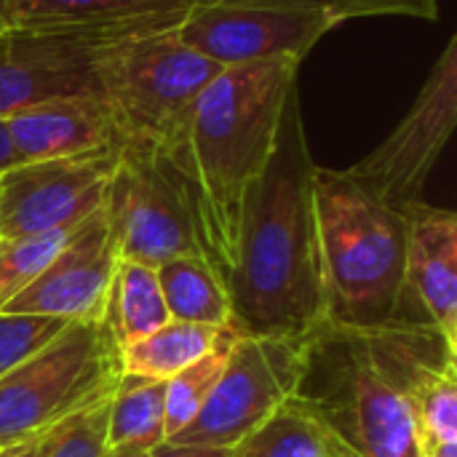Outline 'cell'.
<instances>
[{
	"instance_id": "6da1fadb",
	"label": "cell",
	"mask_w": 457,
	"mask_h": 457,
	"mask_svg": "<svg viewBox=\"0 0 457 457\" xmlns=\"http://www.w3.org/2000/svg\"><path fill=\"white\" fill-rule=\"evenodd\" d=\"M313 171L300 94L292 91L276 150L241 212L228 276L230 327L238 335L305 337L324 324Z\"/></svg>"
},
{
	"instance_id": "7a4b0ae2",
	"label": "cell",
	"mask_w": 457,
	"mask_h": 457,
	"mask_svg": "<svg viewBox=\"0 0 457 457\" xmlns=\"http://www.w3.org/2000/svg\"><path fill=\"white\" fill-rule=\"evenodd\" d=\"M297 70L295 59L225 67L193 102L174 145L161 150L187 190L201 252L225 287L244 201L276 150Z\"/></svg>"
},
{
	"instance_id": "3957f363",
	"label": "cell",
	"mask_w": 457,
	"mask_h": 457,
	"mask_svg": "<svg viewBox=\"0 0 457 457\" xmlns=\"http://www.w3.org/2000/svg\"><path fill=\"white\" fill-rule=\"evenodd\" d=\"M313 209L324 321L343 329H375L396 321L407 254L402 209L386 204L345 169L319 163Z\"/></svg>"
},
{
	"instance_id": "277c9868",
	"label": "cell",
	"mask_w": 457,
	"mask_h": 457,
	"mask_svg": "<svg viewBox=\"0 0 457 457\" xmlns=\"http://www.w3.org/2000/svg\"><path fill=\"white\" fill-rule=\"evenodd\" d=\"M292 402L356 457H423L407 396L380 370L359 329L324 321L305 335Z\"/></svg>"
},
{
	"instance_id": "5b68a950",
	"label": "cell",
	"mask_w": 457,
	"mask_h": 457,
	"mask_svg": "<svg viewBox=\"0 0 457 457\" xmlns=\"http://www.w3.org/2000/svg\"><path fill=\"white\" fill-rule=\"evenodd\" d=\"M222 70L182 43L177 29L129 35L91 51L99 99L129 147H171L193 102Z\"/></svg>"
},
{
	"instance_id": "8992f818",
	"label": "cell",
	"mask_w": 457,
	"mask_h": 457,
	"mask_svg": "<svg viewBox=\"0 0 457 457\" xmlns=\"http://www.w3.org/2000/svg\"><path fill=\"white\" fill-rule=\"evenodd\" d=\"M120 375V345L110 324L72 321L32 359L0 375V453L110 399Z\"/></svg>"
},
{
	"instance_id": "52a82bcc",
	"label": "cell",
	"mask_w": 457,
	"mask_h": 457,
	"mask_svg": "<svg viewBox=\"0 0 457 457\" xmlns=\"http://www.w3.org/2000/svg\"><path fill=\"white\" fill-rule=\"evenodd\" d=\"M104 214L120 260L158 268L174 257L204 254L187 190L161 150L120 145Z\"/></svg>"
},
{
	"instance_id": "ba28073f",
	"label": "cell",
	"mask_w": 457,
	"mask_h": 457,
	"mask_svg": "<svg viewBox=\"0 0 457 457\" xmlns=\"http://www.w3.org/2000/svg\"><path fill=\"white\" fill-rule=\"evenodd\" d=\"M303 356L305 337L236 335L214 391L171 442L233 450L295 399Z\"/></svg>"
},
{
	"instance_id": "9c48e42d",
	"label": "cell",
	"mask_w": 457,
	"mask_h": 457,
	"mask_svg": "<svg viewBox=\"0 0 457 457\" xmlns=\"http://www.w3.org/2000/svg\"><path fill=\"white\" fill-rule=\"evenodd\" d=\"M340 21L329 0H198L177 35L222 67L303 62Z\"/></svg>"
},
{
	"instance_id": "30bf717a",
	"label": "cell",
	"mask_w": 457,
	"mask_h": 457,
	"mask_svg": "<svg viewBox=\"0 0 457 457\" xmlns=\"http://www.w3.org/2000/svg\"><path fill=\"white\" fill-rule=\"evenodd\" d=\"M457 120V37H450L399 126L359 163L345 169L386 204L402 209L423 201Z\"/></svg>"
},
{
	"instance_id": "8fae6325",
	"label": "cell",
	"mask_w": 457,
	"mask_h": 457,
	"mask_svg": "<svg viewBox=\"0 0 457 457\" xmlns=\"http://www.w3.org/2000/svg\"><path fill=\"white\" fill-rule=\"evenodd\" d=\"M380 370L407 396L423 453L457 445V348L431 324L391 321L359 329Z\"/></svg>"
},
{
	"instance_id": "7c38bea8",
	"label": "cell",
	"mask_w": 457,
	"mask_h": 457,
	"mask_svg": "<svg viewBox=\"0 0 457 457\" xmlns=\"http://www.w3.org/2000/svg\"><path fill=\"white\" fill-rule=\"evenodd\" d=\"M118 150L19 163L0 174V238L75 228L99 212Z\"/></svg>"
},
{
	"instance_id": "4fadbf2b",
	"label": "cell",
	"mask_w": 457,
	"mask_h": 457,
	"mask_svg": "<svg viewBox=\"0 0 457 457\" xmlns=\"http://www.w3.org/2000/svg\"><path fill=\"white\" fill-rule=\"evenodd\" d=\"M115 29H11L0 37V118L48 96L96 94L91 51Z\"/></svg>"
},
{
	"instance_id": "5bb4252c",
	"label": "cell",
	"mask_w": 457,
	"mask_h": 457,
	"mask_svg": "<svg viewBox=\"0 0 457 457\" xmlns=\"http://www.w3.org/2000/svg\"><path fill=\"white\" fill-rule=\"evenodd\" d=\"M118 249L104 206L86 217L51 265L5 305L8 313H37L64 321H107ZM3 313V311H0Z\"/></svg>"
},
{
	"instance_id": "9a60e30c",
	"label": "cell",
	"mask_w": 457,
	"mask_h": 457,
	"mask_svg": "<svg viewBox=\"0 0 457 457\" xmlns=\"http://www.w3.org/2000/svg\"><path fill=\"white\" fill-rule=\"evenodd\" d=\"M402 217L407 254L396 321L431 324L457 348V214L415 201L402 206Z\"/></svg>"
},
{
	"instance_id": "2e32d148",
	"label": "cell",
	"mask_w": 457,
	"mask_h": 457,
	"mask_svg": "<svg viewBox=\"0 0 457 457\" xmlns=\"http://www.w3.org/2000/svg\"><path fill=\"white\" fill-rule=\"evenodd\" d=\"M19 163L78 158L120 147L110 110L96 94L48 96L3 118Z\"/></svg>"
},
{
	"instance_id": "e0dca14e",
	"label": "cell",
	"mask_w": 457,
	"mask_h": 457,
	"mask_svg": "<svg viewBox=\"0 0 457 457\" xmlns=\"http://www.w3.org/2000/svg\"><path fill=\"white\" fill-rule=\"evenodd\" d=\"M198 0H5L11 29H177Z\"/></svg>"
},
{
	"instance_id": "ac0fdd59",
	"label": "cell",
	"mask_w": 457,
	"mask_h": 457,
	"mask_svg": "<svg viewBox=\"0 0 457 457\" xmlns=\"http://www.w3.org/2000/svg\"><path fill=\"white\" fill-rule=\"evenodd\" d=\"M238 332L233 327H206L190 321H169L147 337L120 348L123 375L169 380L201 356L228 345Z\"/></svg>"
},
{
	"instance_id": "d6986e66",
	"label": "cell",
	"mask_w": 457,
	"mask_h": 457,
	"mask_svg": "<svg viewBox=\"0 0 457 457\" xmlns=\"http://www.w3.org/2000/svg\"><path fill=\"white\" fill-rule=\"evenodd\" d=\"M171 321L230 327V297L204 254L174 257L155 268Z\"/></svg>"
},
{
	"instance_id": "ffe728a7",
	"label": "cell",
	"mask_w": 457,
	"mask_h": 457,
	"mask_svg": "<svg viewBox=\"0 0 457 457\" xmlns=\"http://www.w3.org/2000/svg\"><path fill=\"white\" fill-rule=\"evenodd\" d=\"M169 321L171 316L161 292L158 270L134 260H118L107 305V324L118 345L137 343Z\"/></svg>"
},
{
	"instance_id": "44dd1931",
	"label": "cell",
	"mask_w": 457,
	"mask_h": 457,
	"mask_svg": "<svg viewBox=\"0 0 457 457\" xmlns=\"http://www.w3.org/2000/svg\"><path fill=\"white\" fill-rule=\"evenodd\" d=\"M166 383L120 375L107 404V447L142 445L158 447L166 442Z\"/></svg>"
},
{
	"instance_id": "7402d4cb",
	"label": "cell",
	"mask_w": 457,
	"mask_h": 457,
	"mask_svg": "<svg viewBox=\"0 0 457 457\" xmlns=\"http://www.w3.org/2000/svg\"><path fill=\"white\" fill-rule=\"evenodd\" d=\"M230 457H327L324 428L295 402L230 450Z\"/></svg>"
},
{
	"instance_id": "603a6c76",
	"label": "cell",
	"mask_w": 457,
	"mask_h": 457,
	"mask_svg": "<svg viewBox=\"0 0 457 457\" xmlns=\"http://www.w3.org/2000/svg\"><path fill=\"white\" fill-rule=\"evenodd\" d=\"M75 228H54L0 238V311H5V305L16 300L51 265Z\"/></svg>"
},
{
	"instance_id": "cb8c5ba5",
	"label": "cell",
	"mask_w": 457,
	"mask_h": 457,
	"mask_svg": "<svg viewBox=\"0 0 457 457\" xmlns=\"http://www.w3.org/2000/svg\"><path fill=\"white\" fill-rule=\"evenodd\" d=\"M230 343L201 356L198 361H193L190 367H185L182 372H177L174 378L166 380V418H163L166 442H171L177 434H182L193 423V418L201 412V407L206 404L209 394L214 391V386L225 370Z\"/></svg>"
},
{
	"instance_id": "d4e9b609",
	"label": "cell",
	"mask_w": 457,
	"mask_h": 457,
	"mask_svg": "<svg viewBox=\"0 0 457 457\" xmlns=\"http://www.w3.org/2000/svg\"><path fill=\"white\" fill-rule=\"evenodd\" d=\"M107 404L110 399L67 418L37 439L35 457H102L107 450Z\"/></svg>"
},
{
	"instance_id": "484cf974",
	"label": "cell",
	"mask_w": 457,
	"mask_h": 457,
	"mask_svg": "<svg viewBox=\"0 0 457 457\" xmlns=\"http://www.w3.org/2000/svg\"><path fill=\"white\" fill-rule=\"evenodd\" d=\"M72 321L37 313H0V375L16 370L51 340H56Z\"/></svg>"
},
{
	"instance_id": "4316f807",
	"label": "cell",
	"mask_w": 457,
	"mask_h": 457,
	"mask_svg": "<svg viewBox=\"0 0 457 457\" xmlns=\"http://www.w3.org/2000/svg\"><path fill=\"white\" fill-rule=\"evenodd\" d=\"M335 8L337 21H345L356 13H420V16H434L439 13L434 0H329Z\"/></svg>"
},
{
	"instance_id": "83f0119b",
	"label": "cell",
	"mask_w": 457,
	"mask_h": 457,
	"mask_svg": "<svg viewBox=\"0 0 457 457\" xmlns=\"http://www.w3.org/2000/svg\"><path fill=\"white\" fill-rule=\"evenodd\" d=\"M153 457H230V450L222 447H204V445H177V442H161Z\"/></svg>"
},
{
	"instance_id": "f1b7e54d",
	"label": "cell",
	"mask_w": 457,
	"mask_h": 457,
	"mask_svg": "<svg viewBox=\"0 0 457 457\" xmlns=\"http://www.w3.org/2000/svg\"><path fill=\"white\" fill-rule=\"evenodd\" d=\"M19 166V158L13 153V145H11V137H8V129L0 118V174H5L8 169Z\"/></svg>"
},
{
	"instance_id": "f546056e",
	"label": "cell",
	"mask_w": 457,
	"mask_h": 457,
	"mask_svg": "<svg viewBox=\"0 0 457 457\" xmlns=\"http://www.w3.org/2000/svg\"><path fill=\"white\" fill-rule=\"evenodd\" d=\"M155 447H142V445H120V447H107L102 457H153Z\"/></svg>"
},
{
	"instance_id": "4dcf8cb0",
	"label": "cell",
	"mask_w": 457,
	"mask_h": 457,
	"mask_svg": "<svg viewBox=\"0 0 457 457\" xmlns=\"http://www.w3.org/2000/svg\"><path fill=\"white\" fill-rule=\"evenodd\" d=\"M37 455V439L29 442V445H21V447H13V450H5L3 457H35Z\"/></svg>"
},
{
	"instance_id": "1f68e13d",
	"label": "cell",
	"mask_w": 457,
	"mask_h": 457,
	"mask_svg": "<svg viewBox=\"0 0 457 457\" xmlns=\"http://www.w3.org/2000/svg\"><path fill=\"white\" fill-rule=\"evenodd\" d=\"M423 457H457V445H439V447H431L426 450Z\"/></svg>"
},
{
	"instance_id": "d6a6232c",
	"label": "cell",
	"mask_w": 457,
	"mask_h": 457,
	"mask_svg": "<svg viewBox=\"0 0 457 457\" xmlns=\"http://www.w3.org/2000/svg\"><path fill=\"white\" fill-rule=\"evenodd\" d=\"M327 457H356L353 453H348L343 445H337L332 436H327Z\"/></svg>"
},
{
	"instance_id": "836d02e7",
	"label": "cell",
	"mask_w": 457,
	"mask_h": 457,
	"mask_svg": "<svg viewBox=\"0 0 457 457\" xmlns=\"http://www.w3.org/2000/svg\"><path fill=\"white\" fill-rule=\"evenodd\" d=\"M0 21L8 24V5H5V0H0ZM8 27H11V24H8Z\"/></svg>"
},
{
	"instance_id": "e575fe53",
	"label": "cell",
	"mask_w": 457,
	"mask_h": 457,
	"mask_svg": "<svg viewBox=\"0 0 457 457\" xmlns=\"http://www.w3.org/2000/svg\"><path fill=\"white\" fill-rule=\"evenodd\" d=\"M5 32H11V27H8V24H5V21H0V37H3V35H5Z\"/></svg>"
}]
</instances>
